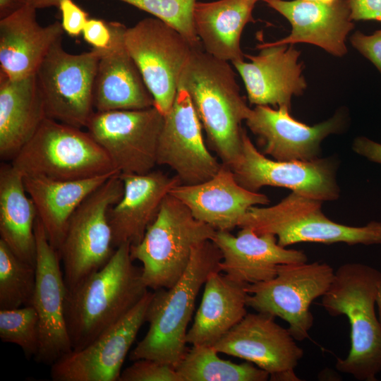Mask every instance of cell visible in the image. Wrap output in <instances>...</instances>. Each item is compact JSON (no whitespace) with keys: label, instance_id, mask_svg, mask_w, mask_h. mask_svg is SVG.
<instances>
[{"label":"cell","instance_id":"cell-29","mask_svg":"<svg viewBox=\"0 0 381 381\" xmlns=\"http://www.w3.org/2000/svg\"><path fill=\"white\" fill-rule=\"evenodd\" d=\"M259 0H217L196 2L193 12L195 32L203 49L220 60H244L241 37L244 27L254 21Z\"/></svg>","mask_w":381,"mask_h":381},{"label":"cell","instance_id":"cell-5","mask_svg":"<svg viewBox=\"0 0 381 381\" xmlns=\"http://www.w3.org/2000/svg\"><path fill=\"white\" fill-rule=\"evenodd\" d=\"M322 202L291 191L274 205L250 207L238 226L274 234L284 248L300 243L381 245V222L361 226L337 223L324 214Z\"/></svg>","mask_w":381,"mask_h":381},{"label":"cell","instance_id":"cell-20","mask_svg":"<svg viewBox=\"0 0 381 381\" xmlns=\"http://www.w3.org/2000/svg\"><path fill=\"white\" fill-rule=\"evenodd\" d=\"M212 241L222 255L220 271L245 284L272 279L279 265L308 261L303 250L282 247L274 234H258L248 227L241 228L236 236L217 231Z\"/></svg>","mask_w":381,"mask_h":381},{"label":"cell","instance_id":"cell-12","mask_svg":"<svg viewBox=\"0 0 381 381\" xmlns=\"http://www.w3.org/2000/svg\"><path fill=\"white\" fill-rule=\"evenodd\" d=\"M246 189L259 192L265 186L282 187L322 202L339 198L338 162L332 157L312 161H278L270 159L253 145L245 130L240 152L228 167Z\"/></svg>","mask_w":381,"mask_h":381},{"label":"cell","instance_id":"cell-23","mask_svg":"<svg viewBox=\"0 0 381 381\" xmlns=\"http://www.w3.org/2000/svg\"><path fill=\"white\" fill-rule=\"evenodd\" d=\"M265 2L283 16L291 26L288 36L272 44H310L337 57L347 53L346 40L354 24L346 0L332 4L303 0Z\"/></svg>","mask_w":381,"mask_h":381},{"label":"cell","instance_id":"cell-25","mask_svg":"<svg viewBox=\"0 0 381 381\" xmlns=\"http://www.w3.org/2000/svg\"><path fill=\"white\" fill-rule=\"evenodd\" d=\"M33 7L23 5L0 20V73L11 80L35 75L52 46L61 39V23L42 26Z\"/></svg>","mask_w":381,"mask_h":381},{"label":"cell","instance_id":"cell-32","mask_svg":"<svg viewBox=\"0 0 381 381\" xmlns=\"http://www.w3.org/2000/svg\"><path fill=\"white\" fill-rule=\"evenodd\" d=\"M35 267L17 257L0 239V310L32 306Z\"/></svg>","mask_w":381,"mask_h":381},{"label":"cell","instance_id":"cell-31","mask_svg":"<svg viewBox=\"0 0 381 381\" xmlns=\"http://www.w3.org/2000/svg\"><path fill=\"white\" fill-rule=\"evenodd\" d=\"M214 346L192 345L175 367L181 381H266L270 374L248 361L235 363Z\"/></svg>","mask_w":381,"mask_h":381},{"label":"cell","instance_id":"cell-11","mask_svg":"<svg viewBox=\"0 0 381 381\" xmlns=\"http://www.w3.org/2000/svg\"><path fill=\"white\" fill-rule=\"evenodd\" d=\"M124 42L164 116L174 102L181 71L192 51L189 41L157 18H145L126 28Z\"/></svg>","mask_w":381,"mask_h":381},{"label":"cell","instance_id":"cell-16","mask_svg":"<svg viewBox=\"0 0 381 381\" xmlns=\"http://www.w3.org/2000/svg\"><path fill=\"white\" fill-rule=\"evenodd\" d=\"M152 296L148 292L118 322L81 350L72 351L51 366L54 381H119L124 360L145 322Z\"/></svg>","mask_w":381,"mask_h":381},{"label":"cell","instance_id":"cell-7","mask_svg":"<svg viewBox=\"0 0 381 381\" xmlns=\"http://www.w3.org/2000/svg\"><path fill=\"white\" fill-rule=\"evenodd\" d=\"M23 176L80 180L119 174L87 131L46 118L11 160Z\"/></svg>","mask_w":381,"mask_h":381},{"label":"cell","instance_id":"cell-45","mask_svg":"<svg viewBox=\"0 0 381 381\" xmlns=\"http://www.w3.org/2000/svg\"><path fill=\"white\" fill-rule=\"evenodd\" d=\"M262 1H265L266 0H262Z\"/></svg>","mask_w":381,"mask_h":381},{"label":"cell","instance_id":"cell-38","mask_svg":"<svg viewBox=\"0 0 381 381\" xmlns=\"http://www.w3.org/2000/svg\"><path fill=\"white\" fill-rule=\"evenodd\" d=\"M84 40L93 48L104 49L107 48L112 40V32L109 23L95 18L87 20L83 30Z\"/></svg>","mask_w":381,"mask_h":381},{"label":"cell","instance_id":"cell-30","mask_svg":"<svg viewBox=\"0 0 381 381\" xmlns=\"http://www.w3.org/2000/svg\"><path fill=\"white\" fill-rule=\"evenodd\" d=\"M35 205L24 176L11 164L0 167V239L20 259L36 266Z\"/></svg>","mask_w":381,"mask_h":381},{"label":"cell","instance_id":"cell-13","mask_svg":"<svg viewBox=\"0 0 381 381\" xmlns=\"http://www.w3.org/2000/svg\"><path fill=\"white\" fill-rule=\"evenodd\" d=\"M164 120V116L155 107L95 111L85 128L119 174H144L157 165Z\"/></svg>","mask_w":381,"mask_h":381},{"label":"cell","instance_id":"cell-6","mask_svg":"<svg viewBox=\"0 0 381 381\" xmlns=\"http://www.w3.org/2000/svg\"><path fill=\"white\" fill-rule=\"evenodd\" d=\"M216 231L169 194L141 241L131 246V257L141 262L142 277L148 289H168L185 272L194 247L212 241Z\"/></svg>","mask_w":381,"mask_h":381},{"label":"cell","instance_id":"cell-33","mask_svg":"<svg viewBox=\"0 0 381 381\" xmlns=\"http://www.w3.org/2000/svg\"><path fill=\"white\" fill-rule=\"evenodd\" d=\"M0 338L20 346L27 358L35 357L40 346V330L33 306L0 310Z\"/></svg>","mask_w":381,"mask_h":381},{"label":"cell","instance_id":"cell-28","mask_svg":"<svg viewBox=\"0 0 381 381\" xmlns=\"http://www.w3.org/2000/svg\"><path fill=\"white\" fill-rule=\"evenodd\" d=\"M36 75L11 80L0 73V156L11 160L46 119Z\"/></svg>","mask_w":381,"mask_h":381},{"label":"cell","instance_id":"cell-39","mask_svg":"<svg viewBox=\"0 0 381 381\" xmlns=\"http://www.w3.org/2000/svg\"><path fill=\"white\" fill-rule=\"evenodd\" d=\"M353 21L381 22V0H346Z\"/></svg>","mask_w":381,"mask_h":381},{"label":"cell","instance_id":"cell-42","mask_svg":"<svg viewBox=\"0 0 381 381\" xmlns=\"http://www.w3.org/2000/svg\"><path fill=\"white\" fill-rule=\"evenodd\" d=\"M21 6L18 0H0V18L8 16Z\"/></svg>","mask_w":381,"mask_h":381},{"label":"cell","instance_id":"cell-27","mask_svg":"<svg viewBox=\"0 0 381 381\" xmlns=\"http://www.w3.org/2000/svg\"><path fill=\"white\" fill-rule=\"evenodd\" d=\"M220 271L210 274L201 303L186 341L192 345L214 346L248 313L247 286Z\"/></svg>","mask_w":381,"mask_h":381},{"label":"cell","instance_id":"cell-15","mask_svg":"<svg viewBox=\"0 0 381 381\" xmlns=\"http://www.w3.org/2000/svg\"><path fill=\"white\" fill-rule=\"evenodd\" d=\"M287 107L256 105L245 122L258 137L262 153L278 161H312L320 157L321 144L330 135L342 133L347 113L339 109L328 119L308 126L295 119Z\"/></svg>","mask_w":381,"mask_h":381},{"label":"cell","instance_id":"cell-43","mask_svg":"<svg viewBox=\"0 0 381 381\" xmlns=\"http://www.w3.org/2000/svg\"><path fill=\"white\" fill-rule=\"evenodd\" d=\"M376 306L377 307V317L381 327V287L378 292Z\"/></svg>","mask_w":381,"mask_h":381},{"label":"cell","instance_id":"cell-40","mask_svg":"<svg viewBox=\"0 0 381 381\" xmlns=\"http://www.w3.org/2000/svg\"><path fill=\"white\" fill-rule=\"evenodd\" d=\"M352 149L370 162L381 164V143L365 136H358L353 140Z\"/></svg>","mask_w":381,"mask_h":381},{"label":"cell","instance_id":"cell-26","mask_svg":"<svg viewBox=\"0 0 381 381\" xmlns=\"http://www.w3.org/2000/svg\"><path fill=\"white\" fill-rule=\"evenodd\" d=\"M116 174H119L66 181L42 176H24L25 190L35 205L37 219L49 242L58 252L75 210L90 193Z\"/></svg>","mask_w":381,"mask_h":381},{"label":"cell","instance_id":"cell-44","mask_svg":"<svg viewBox=\"0 0 381 381\" xmlns=\"http://www.w3.org/2000/svg\"><path fill=\"white\" fill-rule=\"evenodd\" d=\"M303 1L321 3V4H332L334 3L337 2L339 0H303Z\"/></svg>","mask_w":381,"mask_h":381},{"label":"cell","instance_id":"cell-14","mask_svg":"<svg viewBox=\"0 0 381 381\" xmlns=\"http://www.w3.org/2000/svg\"><path fill=\"white\" fill-rule=\"evenodd\" d=\"M288 328L274 317L257 312L247 313L214 345L221 353L243 359L270 374L274 381H298L294 370L303 356Z\"/></svg>","mask_w":381,"mask_h":381},{"label":"cell","instance_id":"cell-8","mask_svg":"<svg viewBox=\"0 0 381 381\" xmlns=\"http://www.w3.org/2000/svg\"><path fill=\"white\" fill-rule=\"evenodd\" d=\"M123 194L116 174L90 193L71 217L59 250L67 290L102 268L116 248L108 212Z\"/></svg>","mask_w":381,"mask_h":381},{"label":"cell","instance_id":"cell-4","mask_svg":"<svg viewBox=\"0 0 381 381\" xmlns=\"http://www.w3.org/2000/svg\"><path fill=\"white\" fill-rule=\"evenodd\" d=\"M222 259L212 241H203L194 247L180 279L170 288L152 293L145 318L148 330L131 352V361L149 358L175 368L188 349L187 328L197 296L210 274L220 271Z\"/></svg>","mask_w":381,"mask_h":381},{"label":"cell","instance_id":"cell-35","mask_svg":"<svg viewBox=\"0 0 381 381\" xmlns=\"http://www.w3.org/2000/svg\"><path fill=\"white\" fill-rule=\"evenodd\" d=\"M119 381H181L169 364L149 358L134 361L121 371Z\"/></svg>","mask_w":381,"mask_h":381},{"label":"cell","instance_id":"cell-34","mask_svg":"<svg viewBox=\"0 0 381 381\" xmlns=\"http://www.w3.org/2000/svg\"><path fill=\"white\" fill-rule=\"evenodd\" d=\"M146 11L175 28L194 48L202 47L193 25L197 0H119Z\"/></svg>","mask_w":381,"mask_h":381},{"label":"cell","instance_id":"cell-41","mask_svg":"<svg viewBox=\"0 0 381 381\" xmlns=\"http://www.w3.org/2000/svg\"><path fill=\"white\" fill-rule=\"evenodd\" d=\"M21 5H27L35 8V9H41L49 7H59L61 0H18Z\"/></svg>","mask_w":381,"mask_h":381},{"label":"cell","instance_id":"cell-36","mask_svg":"<svg viewBox=\"0 0 381 381\" xmlns=\"http://www.w3.org/2000/svg\"><path fill=\"white\" fill-rule=\"evenodd\" d=\"M350 42L353 48L370 61L381 75V29L371 35L356 30L351 35Z\"/></svg>","mask_w":381,"mask_h":381},{"label":"cell","instance_id":"cell-1","mask_svg":"<svg viewBox=\"0 0 381 381\" xmlns=\"http://www.w3.org/2000/svg\"><path fill=\"white\" fill-rule=\"evenodd\" d=\"M131 245L116 248L109 261L66 291L64 316L72 351L81 350L123 318L148 292Z\"/></svg>","mask_w":381,"mask_h":381},{"label":"cell","instance_id":"cell-2","mask_svg":"<svg viewBox=\"0 0 381 381\" xmlns=\"http://www.w3.org/2000/svg\"><path fill=\"white\" fill-rule=\"evenodd\" d=\"M228 61L193 49L180 75L178 88L185 89L201 123L210 147L229 167L237 158L250 109L240 93Z\"/></svg>","mask_w":381,"mask_h":381},{"label":"cell","instance_id":"cell-24","mask_svg":"<svg viewBox=\"0 0 381 381\" xmlns=\"http://www.w3.org/2000/svg\"><path fill=\"white\" fill-rule=\"evenodd\" d=\"M119 176L123 183V194L108 212L115 248L140 243L165 197L180 184L176 176H169L161 171L119 174Z\"/></svg>","mask_w":381,"mask_h":381},{"label":"cell","instance_id":"cell-37","mask_svg":"<svg viewBox=\"0 0 381 381\" xmlns=\"http://www.w3.org/2000/svg\"><path fill=\"white\" fill-rule=\"evenodd\" d=\"M58 8L61 13L64 31L71 37L79 36L89 20L88 13L73 0H61Z\"/></svg>","mask_w":381,"mask_h":381},{"label":"cell","instance_id":"cell-17","mask_svg":"<svg viewBox=\"0 0 381 381\" xmlns=\"http://www.w3.org/2000/svg\"><path fill=\"white\" fill-rule=\"evenodd\" d=\"M202 125L187 91L179 87L172 107L164 116L157 164L166 165L182 185H195L213 177L222 164L207 149Z\"/></svg>","mask_w":381,"mask_h":381},{"label":"cell","instance_id":"cell-9","mask_svg":"<svg viewBox=\"0 0 381 381\" xmlns=\"http://www.w3.org/2000/svg\"><path fill=\"white\" fill-rule=\"evenodd\" d=\"M334 276L325 262L279 265L272 279L247 286V306L285 320L293 337L305 340L314 322L310 305L327 292Z\"/></svg>","mask_w":381,"mask_h":381},{"label":"cell","instance_id":"cell-19","mask_svg":"<svg viewBox=\"0 0 381 381\" xmlns=\"http://www.w3.org/2000/svg\"><path fill=\"white\" fill-rule=\"evenodd\" d=\"M258 55H245L250 61L231 64L241 75L250 104L291 109L293 97L300 96L307 87L303 74L301 52L294 44L258 45Z\"/></svg>","mask_w":381,"mask_h":381},{"label":"cell","instance_id":"cell-3","mask_svg":"<svg viewBox=\"0 0 381 381\" xmlns=\"http://www.w3.org/2000/svg\"><path fill=\"white\" fill-rule=\"evenodd\" d=\"M381 272L368 265L349 262L334 271L321 306L332 317L344 315L350 325L351 346L335 364L341 373L361 381H376L381 373V327L375 312Z\"/></svg>","mask_w":381,"mask_h":381},{"label":"cell","instance_id":"cell-21","mask_svg":"<svg viewBox=\"0 0 381 381\" xmlns=\"http://www.w3.org/2000/svg\"><path fill=\"white\" fill-rule=\"evenodd\" d=\"M109 25L112 40L107 48L100 49L93 90L95 111L154 107V98L126 49V27L118 22Z\"/></svg>","mask_w":381,"mask_h":381},{"label":"cell","instance_id":"cell-18","mask_svg":"<svg viewBox=\"0 0 381 381\" xmlns=\"http://www.w3.org/2000/svg\"><path fill=\"white\" fill-rule=\"evenodd\" d=\"M36 239V279L32 305L39 320L40 346L35 361L52 365L72 351L64 316L66 286L60 265V255L52 247L37 219Z\"/></svg>","mask_w":381,"mask_h":381},{"label":"cell","instance_id":"cell-10","mask_svg":"<svg viewBox=\"0 0 381 381\" xmlns=\"http://www.w3.org/2000/svg\"><path fill=\"white\" fill-rule=\"evenodd\" d=\"M100 53L93 48L71 54L64 49L61 39L52 46L35 73L47 118L85 128L95 112L93 90Z\"/></svg>","mask_w":381,"mask_h":381},{"label":"cell","instance_id":"cell-22","mask_svg":"<svg viewBox=\"0 0 381 381\" xmlns=\"http://www.w3.org/2000/svg\"><path fill=\"white\" fill-rule=\"evenodd\" d=\"M169 194L184 204L195 219L216 231H231L250 207L270 203L266 195L242 187L223 164L209 180L195 185L179 184Z\"/></svg>","mask_w":381,"mask_h":381}]
</instances>
